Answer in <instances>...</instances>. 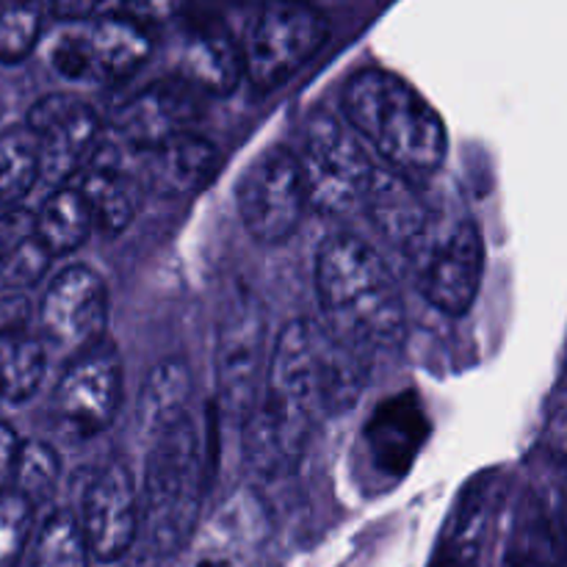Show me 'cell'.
I'll return each mask as SVG.
<instances>
[{
    "instance_id": "6da1fadb",
    "label": "cell",
    "mask_w": 567,
    "mask_h": 567,
    "mask_svg": "<svg viewBox=\"0 0 567 567\" xmlns=\"http://www.w3.org/2000/svg\"><path fill=\"white\" fill-rule=\"evenodd\" d=\"M369 352L313 319H297L277 336L260 404L313 430L347 413L369 382Z\"/></svg>"
},
{
    "instance_id": "7a4b0ae2",
    "label": "cell",
    "mask_w": 567,
    "mask_h": 567,
    "mask_svg": "<svg viewBox=\"0 0 567 567\" xmlns=\"http://www.w3.org/2000/svg\"><path fill=\"white\" fill-rule=\"evenodd\" d=\"M316 293L324 324L365 352L402 343L408 330L402 291L385 260L360 238L332 236L321 244Z\"/></svg>"
},
{
    "instance_id": "3957f363",
    "label": "cell",
    "mask_w": 567,
    "mask_h": 567,
    "mask_svg": "<svg viewBox=\"0 0 567 567\" xmlns=\"http://www.w3.org/2000/svg\"><path fill=\"white\" fill-rule=\"evenodd\" d=\"M341 103L349 125L399 175H430L446 158V125L404 78L380 66L354 72Z\"/></svg>"
},
{
    "instance_id": "277c9868",
    "label": "cell",
    "mask_w": 567,
    "mask_h": 567,
    "mask_svg": "<svg viewBox=\"0 0 567 567\" xmlns=\"http://www.w3.org/2000/svg\"><path fill=\"white\" fill-rule=\"evenodd\" d=\"M142 529L158 554H177L197 526L203 502V449L192 415L147 437Z\"/></svg>"
},
{
    "instance_id": "5b68a950",
    "label": "cell",
    "mask_w": 567,
    "mask_h": 567,
    "mask_svg": "<svg viewBox=\"0 0 567 567\" xmlns=\"http://www.w3.org/2000/svg\"><path fill=\"white\" fill-rule=\"evenodd\" d=\"M297 158L313 208L324 214H347L365 205L377 166L338 116L327 111L308 116Z\"/></svg>"
},
{
    "instance_id": "8992f818",
    "label": "cell",
    "mask_w": 567,
    "mask_h": 567,
    "mask_svg": "<svg viewBox=\"0 0 567 567\" xmlns=\"http://www.w3.org/2000/svg\"><path fill=\"white\" fill-rule=\"evenodd\" d=\"M269 358L264 308L249 291H238L216 332V388L221 410L241 426L264 399Z\"/></svg>"
},
{
    "instance_id": "52a82bcc",
    "label": "cell",
    "mask_w": 567,
    "mask_h": 567,
    "mask_svg": "<svg viewBox=\"0 0 567 567\" xmlns=\"http://www.w3.org/2000/svg\"><path fill=\"white\" fill-rule=\"evenodd\" d=\"M147 31L125 17L64 22L53 33L48 61L72 83H109L127 78L150 55Z\"/></svg>"
},
{
    "instance_id": "ba28073f",
    "label": "cell",
    "mask_w": 567,
    "mask_h": 567,
    "mask_svg": "<svg viewBox=\"0 0 567 567\" xmlns=\"http://www.w3.org/2000/svg\"><path fill=\"white\" fill-rule=\"evenodd\" d=\"M327 33L324 14L310 6H264L244 33V75L264 92L280 86L324 48Z\"/></svg>"
},
{
    "instance_id": "9c48e42d",
    "label": "cell",
    "mask_w": 567,
    "mask_h": 567,
    "mask_svg": "<svg viewBox=\"0 0 567 567\" xmlns=\"http://www.w3.org/2000/svg\"><path fill=\"white\" fill-rule=\"evenodd\" d=\"M308 205V186L293 150L275 144L249 161L238 183V214L249 236L260 244L286 241Z\"/></svg>"
},
{
    "instance_id": "30bf717a",
    "label": "cell",
    "mask_w": 567,
    "mask_h": 567,
    "mask_svg": "<svg viewBox=\"0 0 567 567\" xmlns=\"http://www.w3.org/2000/svg\"><path fill=\"white\" fill-rule=\"evenodd\" d=\"M410 249H419V286L426 302L449 316L468 313L480 293L487 258L474 221L460 219L441 233L430 225Z\"/></svg>"
},
{
    "instance_id": "8fae6325",
    "label": "cell",
    "mask_w": 567,
    "mask_h": 567,
    "mask_svg": "<svg viewBox=\"0 0 567 567\" xmlns=\"http://www.w3.org/2000/svg\"><path fill=\"white\" fill-rule=\"evenodd\" d=\"M122 363L109 341L86 349L61 374L53 393L55 421L72 437H94L109 430L120 410Z\"/></svg>"
},
{
    "instance_id": "7c38bea8",
    "label": "cell",
    "mask_w": 567,
    "mask_h": 567,
    "mask_svg": "<svg viewBox=\"0 0 567 567\" xmlns=\"http://www.w3.org/2000/svg\"><path fill=\"white\" fill-rule=\"evenodd\" d=\"M42 332L55 349L78 358L103 341L109 324V288L89 266H70L59 271L39 305Z\"/></svg>"
},
{
    "instance_id": "4fadbf2b",
    "label": "cell",
    "mask_w": 567,
    "mask_h": 567,
    "mask_svg": "<svg viewBox=\"0 0 567 567\" xmlns=\"http://www.w3.org/2000/svg\"><path fill=\"white\" fill-rule=\"evenodd\" d=\"M25 125L39 142L42 181L59 188L66 177L83 172L100 144V116L75 94L59 92L37 100Z\"/></svg>"
},
{
    "instance_id": "5bb4252c",
    "label": "cell",
    "mask_w": 567,
    "mask_h": 567,
    "mask_svg": "<svg viewBox=\"0 0 567 567\" xmlns=\"http://www.w3.org/2000/svg\"><path fill=\"white\" fill-rule=\"evenodd\" d=\"M81 529L86 548L100 563H116L142 529V504H138L133 474L122 463L100 468L83 493Z\"/></svg>"
},
{
    "instance_id": "9a60e30c",
    "label": "cell",
    "mask_w": 567,
    "mask_h": 567,
    "mask_svg": "<svg viewBox=\"0 0 567 567\" xmlns=\"http://www.w3.org/2000/svg\"><path fill=\"white\" fill-rule=\"evenodd\" d=\"M78 192L103 233H120L136 219L147 186L138 172L136 150L122 142H100L83 166Z\"/></svg>"
},
{
    "instance_id": "2e32d148",
    "label": "cell",
    "mask_w": 567,
    "mask_h": 567,
    "mask_svg": "<svg viewBox=\"0 0 567 567\" xmlns=\"http://www.w3.org/2000/svg\"><path fill=\"white\" fill-rule=\"evenodd\" d=\"M194 120H197V97L192 94V86L183 81H161L122 103L114 111L111 127L122 144L147 150L192 133Z\"/></svg>"
},
{
    "instance_id": "e0dca14e",
    "label": "cell",
    "mask_w": 567,
    "mask_h": 567,
    "mask_svg": "<svg viewBox=\"0 0 567 567\" xmlns=\"http://www.w3.org/2000/svg\"><path fill=\"white\" fill-rule=\"evenodd\" d=\"M136 158L144 186L161 194L199 192L219 166V153L214 144L194 133H183L155 147L136 150Z\"/></svg>"
},
{
    "instance_id": "ac0fdd59",
    "label": "cell",
    "mask_w": 567,
    "mask_h": 567,
    "mask_svg": "<svg viewBox=\"0 0 567 567\" xmlns=\"http://www.w3.org/2000/svg\"><path fill=\"white\" fill-rule=\"evenodd\" d=\"M48 371L42 338L28 327V305L11 310L0 321V402L25 404L37 396Z\"/></svg>"
},
{
    "instance_id": "d6986e66",
    "label": "cell",
    "mask_w": 567,
    "mask_h": 567,
    "mask_svg": "<svg viewBox=\"0 0 567 567\" xmlns=\"http://www.w3.org/2000/svg\"><path fill=\"white\" fill-rule=\"evenodd\" d=\"M177 70L192 89L227 94L244 75L241 44H236L225 25H197L183 39Z\"/></svg>"
},
{
    "instance_id": "ffe728a7",
    "label": "cell",
    "mask_w": 567,
    "mask_h": 567,
    "mask_svg": "<svg viewBox=\"0 0 567 567\" xmlns=\"http://www.w3.org/2000/svg\"><path fill=\"white\" fill-rule=\"evenodd\" d=\"M374 225L385 233L388 238L399 241L402 247H413L426 230H430V214L421 203L419 192L413 188L410 177L399 172L377 169L371 181L369 197H365Z\"/></svg>"
},
{
    "instance_id": "44dd1931",
    "label": "cell",
    "mask_w": 567,
    "mask_h": 567,
    "mask_svg": "<svg viewBox=\"0 0 567 567\" xmlns=\"http://www.w3.org/2000/svg\"><path fill=\"white\" fill-rule=\"evenodd\" d=\"M308 437L310 430L288 424L258 404V410L244 421V454L249 468L260 476L288 474L302 457Z\"/></svg>"
},
{
    "instance_id": "7402d4cb",
    "label": "cell",
    "mask_w": 567,
    "mask_h": 567,
    "mask_svg": "<svg viewBox=\"0 0 567 567\" xmlns=\"http://www.w3.org/2000/svg\"><path fill=\"white\" fill-rule=\"evenodd\" d=\"M188 396H192V371L183 360L172 358L155 365L138 391L136 404V424L144 441L188 415Z\"/></svg>"
},
{
    "instance_id": "603a6c76",
    "label": "cell",
    "mask_w": 567,
    "mask_h": 567,
    "mask_svg": "<svg viewBox=\"0 0 567 567\" xmlns=\"http://www.w3.org/2000/svg\"><path fill=\"white\" fill-rule=\"evenodd\" d=\"M92 227V210L75 186L55 188L37 214V238L53 258L75 252L89 238Z\"/></svg>"
},
{
    "instance_id": "cb8c5ba5",
    "label": "cell",
    "mask_w": 567,
    "mask_h": 567,
    "mask_svg": "<svg viewBox=\"0 0 567 567\" xmlns=\"http://www.w3.org/2000/svg\"><path fill=\"white\" fill-rule=\"evenodd\" d=\"M89 557L92 554L86 548L81 520L61 509L48 515L39 532H33L17 567H86Z\"/></svg>"
},
{
    "instance_id": "d4e9b609",
    "label": "cell",
    "mask_w": 567,
    "mask_h": 567,
    "mask_svg": "<svg viewBox=\"0 0 567 567\" xmlns=\"http://www.w3.org/2000/svg\"><path fill=\"white\" fill-rule=\"evenodd\" d=\"M42 177L39 142L28 125L0 133V208H17Z\"/></svg>"
},
{
    "instance_id": "484cf974",
    "label": "cell",
    "mask_w": 567,
    "mask_h": 567,
    "mask_svg": "<svg viewBox=\"0 0 567 567\" xmlns=\"http://www.w3.org/2000/svg\"><path fill=\"white\" fill-rule=\"evenodd\" d=\"M59 476H61V460L48 443H39V441L22 443L20 463H17L11 487H17V491H20L33 507H39V504L53 498L55 485H59Z\"/></svg>"
},
{
    "instance_id": "4316f807",
    "label": "cell",
    "mask_w": 567,
    "mask_h": 567,
    "mask_svg": "<svg viewBox=\"0 0 567 567\" xmlns=\"http://www.w3.org/2000/svg\"><path fill=\"white\" fill-rule=\"evenodd\" d=\"M42 37V9L31 3L0 6V61L20 64Z\"/></svg>"
},
{
    "instance_id": "83f0119b",
    "label": "cell",
    "mask_w": 567,
    "mask_h": 567,
    "mask_svg": "<svg viewBox=\"0 0 567 567\" xmlns=\"http://www.w3.org/2000/svg\"><path fill=\"white\" fill-rule=\"evenodd\" d=\"M33 504L17 487L0 491V567H17L33 537Z\"/></svg>"
},
{
    "instance_id": "f1b7e54d",
    "label": "cell",
    "mask_w": 567,
    "mask_h": 567,
    "mask_svg": "<svg viewBox=\"0 0 567 567\" xmlns=\"http://www.w3.org/2000/svg\"><path fill=\"white\" fill-rule=\"evenodd\" d=\"M50 260H53V255L44 249V244L39 241L37 236L28 238V241L17 249L14 258L6 264V269L0 271V282H3L6 288H11V291L33 288L42 280L44 271H48Z\"/></svg>"
},
{
    "instance_id": "f546056e",
    "label": "cell",
    "mask_w": 567,
    "mask_h": 567,
    "mask_svg": "<svg viewBox=\"0 0 567 567\" xmlns=\"http://www.w3.org/2000/svg\"><path fill=\"white\" fill-rule=\"evenodd\" d=\"M540 482L546 496H537L546 507L548 518L554 520L557 526L559 537L565 540L567 546V457H546L540 463Z\"/></svg>"
},
{
    "instance_id": "4dcf8cb0",
    "label": "cell",
    "mask_w": 567,
    "mask_h": 567,
    "mask_svg": "<svg viewBox=\"0 0 567 567\" xmlns=\"http://www.w3.org/2000/svg\"><path fill=\"white\" fill-rule=\"evenodd\" d=\"M37 236V216L25 210L22 205L17 208H0V271L6 269L17 249Z\"/></svg>"
},
{
    "instance_id": "1f68e13d",
    "label": "cell",
    "mask_w": 567,
    "mask_h": 567,
    "mask_svg": "<svg viewBox=\"0 0 567 567\" xmlns=\"http://www.w3.org/2000/svg\"><path fill=\"white\" fill-rule=\"evenodd\" d=\"M20 452L22 441L20 435H17V430L11 424H6V421H0V491H3V487H11V482H14Z\"/></svg>"
},
{
    "instance_id": "d6a6232c",
    "label": "cell",
    "mask_w": 567,
    "mask_h": 567,
    "mask_svg": "<svg viewBox=\"0 0 567 567\" xmlns=\"http://www.w3.org/2000/svg\"><path fill=\"white\" fill-rule=\"evenodd\" d=\"M192 567H233L227 557H219V554H203V557L194 559Z\"/></svg>"
}]
</instances>
